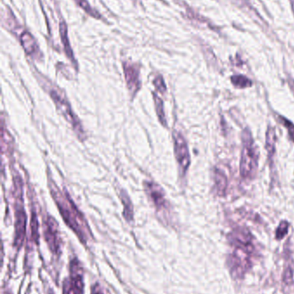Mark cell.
I'll return each mask as SVG.
<instances>
[{
  "label": "cell",
  "instance_id": "obj_18",
  "mask_svg": "<svg viewBox=\"0 0 294 294\" xmlns=\"http://www.w3.org/2000/svg\"><path fill=\"white\" fill-rule=\"evenodd\" d=\"M154 96V105H155V110H156L157 115L159 118L160 121L163 124V126H167V121H166L165 114H164V109H163V103L162 99L155 95L153 94Z\"/></svg>",
  "mask_w": 294,
  "mask_h": 294
},
{
  "label": "cell",
  "instance_id": "obj_26",
  "mask_svg": "<svg viewBox=\"0 0 294 294\" xmlns=\"http://www.w3.org/2000/svg\"><path fill=\"white\" fill-rule=\"evenodd\" d=\"M290 2H291V8H292V11L294 12V0H290Z\"/></svg>",
  "mask_w": 294,
  "mask_h": 294
},
{
  "label": "cell",
  "instance_id": "obj_8",
  "mask_svg": "<svg viewBox=\"0 0 294 294\" xmlns=\"http://www.w3.org/2000/svg\"><path fill=\"white\" fill-rule=\"evenodd\" d=\"M17 203L16 205V211H15V246L19 249L22 246L24 240H25V233H26V222H27V216L25 213V208L22 206V191H20L17 198Z\"/></svg>",
  "mask_w": 294,
  "mask_h": 294
},
{
  "label": "cell",
  "instance_id": "obj_6",
  "mask_svg": "<svg viewBox=\"0 0 294 294\" xmlns=\"http://www.w3.org/2000/svg\"><path fill=\"white\" fill-rule=\"evenodd\" d=\"M63 294H84L82 270L76 259L70 263V275L63 283Z\"/></svg>",
  "mask_w": 294,
  "mask_h": 294
},
{
  "label": "cell",
  "instance_id": "obj_4",
  "mask_svg": "<svg viewBox=\"0 0 294 294\" xmlns=\"http://www.w3.org/2000/svg\"><path fill=\"white\" fill-rule=\"evenodd\" d=\"M251 256V253L241 249H236L233 253L229 256L227 262L231 276L234 279H242L247 270L251 268L252 265Z\"/></svg>",
  "mask_w": 294,
  "mask_h": 294
},
{
  "label": "cell",
  "instance_id": "obj_22",
  "mask_svg": "<svg viewBox=\"0 0 294 294\" xmlns=\"http://www.w3.org/2000/svg\"><path fill=\"white\" fill-rule=\"evenodd\" d=\"M31 234L33 239L37 241L38 238V222L36 218V213H32V218H31Z\"/></svg>",
  "mask_w": 294,
  "mask_h": 294
},
{
  "label": "cell",
  "instance_id": "obj_13",
  "mask_svg": "<svg viewBox=\"0 0 294 294\" xmlns=\"http://www.w3.org/2000/svg\"><path fill=\"white\" fill-rule=\"evenodd\" d=\"M214 183L217 194L219 196L224 195L228 187V179L221 169H217L215 170Z\"/></svg>",
  "mask_w": 294,
  "mask_h": 294
},
{
  "label": "cell",
  "instance_id": "obj_9",
  "mask_svg": "<svg viewBox=\"0 0 294 294\" xmlns=\"http://www.w3.org/2000/svg\"><path fill=\"white\" fill-rule=\"evenodd\" d=\"M173 139H174L173 142H174V154H175L176 160H177L182 176H184L189 168L190 163H191L188 145L184 137L182 136L179 133L174 134Z\"/></svg>",
  "mask_w": 294,
  "mask_h": 294
},
{
  "label": "cell",
  "instance_id": "obj_15",
  "mask_svg": "<svg viewBox=\"0 0 294 294\" xmlns=\"http://www.w3.org/2000/svg\"><path fill=\"white\" fill-rule=\"evenodd\" d=\"M60 34H61V41L64 45V50H65L67 57L71 59L73 62H75L71 46H70L69 38H67V28H66V23L64 22H61V24H60Z\"/></svg>",
  "mask_w": 294,
  "mask_h": 294
},
{
  "label": "cell",
  "instance_id": "obj_23",
  "mask_svg": "<svg viewBox=\"0 0 294 294\" xmlns=\"http://www.w3.org/2000/svg\"><path fill=\"white\" fill-rule=\"evenodd\" d=\"M154 85L157 90H159L161 93H164L165 92L166 90H167L163 77H157L156 79L154 80Z\"/></svg>",
  "mask_w": 294,
  "mask_h": 294
},
{
  "label": "cell",
  "instance_id": "obj_17",
  "mask_svg": "<svg viewBox=\"0 0 294 294\" xmlns=\"http://www.w3.org/2000/svg\"><path fill=\"white\" fill-rule=\"evenodd\" d=\"M232 84L236 87L239 89H244V88L251 87L252 86V81L247 79V77L242 76V75H237V76H232L231 79Z\"/></svg>",
  "mask_w": 294,
  "mask_h": 294
},
{
  "label": "cell",
  "instance_id": "obj_12",
  "mask_svg": "<svg viewBox=\"0 0 294 294\" xmlns=\"http://www.w3.org/2000/svg\"><path fill=\"white\" fill-rule=\"evenodd\" d=\"M275 144H276L275 128L269 126L266 133V150L267 152V157H268L271 167H272L273 159L275 154Z\"/></svg>",
  "mask_w": 294,
  "mask_h": 294
},
{
  "label": "cell",
  "instance_id": "obj_19",
  "mask_svg": "<svg viewBox=\"0 0 294 294\" xmlns=\"http://www.w3.org/2000/svg\"><path fill=\"white\" fill-rule=\"evenodd\" d=\"M75 1L78 6H80V8H82L86 13L91 15V16H94V17H99L98 13L92 9L91 6L87 3L86 0H75Z\"/></svg>",
  "mask_w": 294,
  "mask_h": 294
},
{
  "label": "cell",
  "instance_id": "obj_10",
  "mask_svg": "<svg viewBox=\"0 0 294 294\" xmlns=\"http://www.w3.org/2000/svg\"><path fill=\"white\" fill-rule=\"evenodd\" d=\"M228 238L231 244L235 248L241 249L250 253H253L252 235L247 229L237 228L234 230L233 232H231V234L229 235Z\"/></svg>",
  "mask_w": 294,
  "mask_h": 294
},
{
  "label": "cell",
  "instance_id": "obj_24",
  "mask_svg": "<svg viewBox=\"0 0 294 294\" xmlns=\"http://www.w3.org/2000/svg\"><path fill=\"white\" fill-rule=\"evenodd\" d=\"M292 280H293V272H292V270H291V267H287V268H286L285 272H284V282L289 285V284L292 283Z\"/></svg>",
  "mask_w": 294,
  "mask_h": 294
},
{
  "label": "cell",
  "instance_id": "obj_27",
  "mask_svg": "<svg viewBox=\"0 0 294 294\" xmlns=\"http://www.w3.org/2000/svg\"><path fill=\"white\" fill-rule=\"evenodd\" d=\"M49 294H54V293H53V292H50V293Z\"/></svg>",
  "mask_w": 294,
  "mask_h": 294
},
{
  "label": "cell",
  "instance_id": "obj_2",
  "mask_svg": "<svg viewBox=\"0 0 294 294\" xmlns=\"http://www.w3.org/2000/svg\"><path fill=\"white\" fill-rule=\"evenodd\" d=\"M47 87L48 93L50 94V97L52 98L55 106L58 110L61 112L63 117L67 120V122L70 123L72 128L77 134L78 138L81 140L85 139V132L83 130L81 123L72 110L71 105L69 104L66 95L56 86L55 87L51 85H47Z\"/></svg>",
  "mask_w": 294,
  "mask_h": 294
},
{
  "label": "cell",
  "instance_id": "obj_14",
  "mask_svg": "<svg viewBox=\"0 0 294 294\" xmlns=\"http://www.w3.org/2000/svg\"><path fill=\"white\" fill-rule=\"evenodd\" d=\"M20 40H21L22 47L28 55H33L36 54V51H37V45H36V41L33 38V36H31L30 33H22Z\"/></svg>",
  "mask_w": 294,
  "mask_h": 294
},
{
  "label": "cell",
  "instance_id": "obj_25",
  "mask_svg": "<svg viewBox=\"0 0 294 294\" xmlns=\"http://www.w3.org/2000/svg\"><path fill=\"white\" fill-rule=\"evenodd\" d=\"M92 294H104L102 292L101 290L99 288V286L98 285L94 286L93 289H92Z\"/></svg>",
  "mask_w": 294,
  "mask_h": 294
},
{
  "label": "cell",
  "instance_id": "obj_21",
  "mask_svg": "<svg viewBox=\"0 0 294 294\" xmlns=\"http://www.w3.org/2000/svg\"><path fill=\"white\" fill-rule=\"evenodd\" d=\"M279 119H281V121L284 126H285V128L287 129L288 131V134L289 137L291 138V140L292 142H294V124L292 122H291L290 120H287L286 118L282 117V116H280Z\"/></svg>",
  "mask_w": 294,
  "mask_h": 294
},
{
  "label": "cell",
  "instance_id": "obj_7",
  "mask_svg": "<svg viewBox=\"0 0 294 294\" xmlns=\"http://www.w3.org/2000/svg\"><path fill=\"white\" fill-rule=\"evenodd\" d=\"M43 234L50 251L54 254H59L61 250V237L57 222L51 216H47L44 220Z\"/></svg>",
  "mask_w": 294,
  "mask_h": 294
},
{
  "label": "cell",
  "instance_id": "obj_1",
  "mask_svg": "<svg viewBox=\"0 0 294 294\" xmlns=\"http://www.w3.org/2000/svg\"><path fill=\"white\" fill-rule=\"evenodd\" d=\"M49 186L53 199L55 201L58 210L66 226H69V228L77 235L79 239L85 244L91 239L92 232L85 217L80 210L78 209L75 202L72 201L69 193L65 191H61L56 184L53 183L51 179L50 180Z\"/></svg>",
  "mask_w": 294,
  "mask_h": 294
},
{
  "label": "cell",
  "instance_id": "obj_3",
  "mask_svg": "<svg viewBox=\"0 0 294 294\" xmlns=\"http://www.w3.org/2000/svg\"><path fill=\"white\" fill-rule=\"evenodd\" d=\"M242 150L240 161V174L243 178L252 177L257 168V153L248 129L242 133Z\"/></svg>",
  "mask_w": 294,
  "mask_h": 294
},
{
  "label": "cell",
  "instance_id": "obj_5",
  "mask_svg": "<svg viewBox=\"0 0 294 294\" xmlns=\"http://www.w3.org/2000/svg\"><path fill=\"white\" fill-rule=\"evenodd\" d=\"M143 186L148 199L155 211L160 214L168 212L169 210V204L163 188L151 181H146L143 183Z\"/></svg>",
  "mask_w": 294,
  "mask_h": 294
},
{
  "label": "cell",
  "instance_id": "obj_11",
  "mask_svg": "<svg viewBox=\"0 0 294 294\" xmlns=\"http://www.w3.org/2000/svg\"><path fill=\"white\" fill-rule=\"evenodd\" d=\"M124 72L127 87L129 89L132 96H134L141 88L139 68L138 65L125 63L124 64Z\"/></svg>",
  "mask_w": 294,
  "mask_h": 294
},
{
  "label": "cell",
  "instance_id": "obj_16",
  "mask_svg": "<svg viewBox=\"0 0 294 294\" xmlns=\"http://www.w3.org/2000/svg\"><path fill=\"white\" fill-rule=\"evenodd\" d=\"M122 203L124 205V217L126 220L130 221L133 219V206L131 201L125 191H122L120 194Z\"/></svg>",
  "mask_w": 294,
  "mask_h": 294
},
{
  "label": "cell",
  "instance_id": "obj_20",
  "mask_svg": "<svg viewBox=\"0 0 294 294\" xmlns=\"http://www.w3.org/2000/svg\"><path fill=\"white\" fill-rule=\"evenodd\" d=\"M289 224L286 221H282L276 231V238L277 239H282L288 232Z\"/></svg>",
  "mask_w": 294,
  "mask_h": 294
}]
</instances>
